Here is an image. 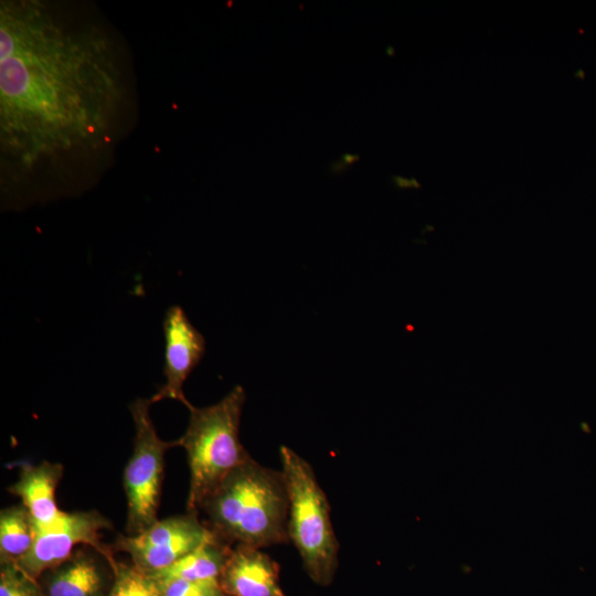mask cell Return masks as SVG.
I'll return each instance as SVG.
<instances>
[{"label": "cell", "mask_w": 596, "mask_h": 596, "mask_svg": "<svg viewBox=\"0 0 596 596\" xmlns=\"http://www.w3.org/2000/svg\"><path fill=\"white\" fill-rule=\"evenodd\" d=\"M113 583L106 596H161L153 576L132 565L109 563Z\"/></svg>", "instance_id": "5bb4252c"}, {"label": "cell", "mask_w": 596, "mask_h": 596, "mask_svg": "<svg viewBox=\"0 0 596 596\" xmlns=\"http://www.w3.org/2000/svg\"><path fill=\"white\" fill-rule=\"evenodd\" d=\"M110 522L96 510L61 513L50 523L35 525V538L29 553L17 565L31 578H39L76 551L78 546H91L110 563L115 558L110 549L100 541L102 531L110 528Z\"/></svg>", "instance_id": "8992f818"}, {"label": "cell", "mask_w": 596, "mask_h": 596, "mask_svg": "<svg viewBox=\"0 0 596 596\" xmlns=\"http://www.w3.org/2000/svg\"><path fill=\"white\" fill-rule=\"evenodd\" d=\"M86 547L81 546L70 558L41 576L44 596L107 595L105 573L93 555L95 549L89 552Z\"/></svg>", "instance_id": "30bf717a"}, {"label": "cell", "mask_w": 596, "mask_h": 596, "mask_svg": "<svg viewBox=\"0 0 596 596\" xmlns=\"http://www.w3.org/2000/svg\"><path fill=\"white\" fill-rule=\"evenodd\" d=\"M152 576V575H151ZM155 577V576H153ZM161 596H223L219 581L190 582L155 577Z\"/></svg>", "instance_id": "2e32d148"}, {"label": "cell", "mask_w": 596, "mask_h": 596, "mask_svg": "<svg viewBox=\"0 0 596 596\" xmlns=\"http://www.w3.org/2000/svg\"><path fill=\"white\" fill-rule=\"evenodd\" d=\"M214 536L198 518V513L158 520L135 535H120L114 544L117 551L130 555L132 564L147 574H156L174 564Z\"/></svg>", "instance_id": "52a82bcc"}, {"label": "cell", "mask_w": 596, "mask_h": 596, "mask_svg": "<svg viewBox=\"0 0 596 596\" xmlns=\"http://www.w3.org/2000/svg\"><path fill=\"white\" fill-rule=\"evenodd\" d=\"M200 510L207 517V528L230 545L262 549L289 540L284 475L252 457L215 488Z\"/></svg>", "instance_id": "7a4b0ae2"}, {"label": "cell", "mask_w": 596, "mask_h": 596, "mask_svg": "<svg viewBox=\"0 0 596 596\" xmlns=\"http://www.w3.org/2000/svg\"><path fill=\"white\" fill-rule=\"evenodd\" d=\"M113 34L41 1L0 6V139L12 182L100 159L127 128L131 84Z\"/></svg>", "instance_id": "6da1fadb"}, {"label": "cell", "mask_w": 596, "mask_h": 596, "mask_svg": "<svg viewBox=\"0 0 596 596\" xmlns=\"http://www.w3.org/2000/svg\"><path fill=\"white\" fill-rule=\"evenodd\" d=\"M245 391L236 385L221 401L205 407L189 403L190 418L177 439L188 457V512L199 513L203 501L238 466L251 458L240 440Z\"/></svg>", "instance_id": "3957f363"}, {"label": "cell", "mask_w": 596, "mask_h": 596, "mask_svg": "<svg viewBox=\"0 0 596 596\" xmlns=\"http://www.w3.org/2000/svg\"><path fill=\"white\" fill-rule=\"evenodd\" d=\"M0 596H44L39 581L12 563H1Z\"/></svg>", "instance_id": "9a60e30c"}, {"label": "cell", "mask_w": 596, "mask_h": 596, "mask_svg": "<svg viewBox=\"0 0 596 596\" xmlns=\"http://www.w3.org/2000/svg\"><path fill=\"white\" fill-rule=\"evenodd\" d=\"M63 472L61 464L44 460L24 466L18 480L9 487V492L21 499L35 525L47 524L61 513L55 492Z\"/></svg>", "instance_id": "8fae6325"}, {"label": "cell", "mask_w": 596, "mask_h": 596, "mask_svg": "<svg viewBox=\"0 0 596 596\" xmlns=\"http://www.w3.org/2000/svg\"><path fill=\"white\" fill-rule=\"evenodd\" d=\"M279 455L288 494V538L309 577L328 585L338 566L339 550L328 499L307 460L287 446L279 448Z\"/></svg>", "instance_id": "277c9868"}, {"label": "cell", "mask_w": 596, "mask_h": 596, "mask_svg": "<svg viewBox=\"0 0 596 596\" xmlns=\"http://www.w3.org/2000/svg\"><path fill=\"white\" fill-rule=\"evenodd\" d=\"M34 538V522L23 504L1 510L0 563L19 562L31 550Z\"/></svg>", "instance_id": "4fadbf2b"}, {"label": "cell", "mask_w": 596, "mask_h": 596, "mask_svg": "<svg viewBox=\"0 0 596 596\" xmlns=\"http://www.w3.org/2000/svg\"><path fill=\"white\" fill-rule=\"evenodd\" d=\"M223 596H226L225 594Z\"/></svg>", "instance_id": "ac0fdd59"}, {"label": "cell", "mask_w": 596, "mask_h": 596, "mask_svg": "<svg viewBox=\"0 0 596 596\" xmlns=\"http://www.w3.org/2000/svg\"><path fill=\"white\" fill-rule=\"evenodd\" d=\"M164 336V384L150 397L152 404L172 398L187 406L183 385L188 376L201 362L205 353V339L191 323L180 306H171L163 318Z\"/></svg>", "instance_id": "ba28073f"}, {"label": "cell", "mask_w": 596, "mask_h": 596, "mask_svg": "<svg viewBox=\"0 0 596 596\" xmlns=\"http://www.w3.org/2000/svg\"><path fill=\"white\" fill-rule=\"evenodd\" d=\"M150 398L139 397L129 405L135 425L134 450L124 471L127 500V535L138 534L158 519L164 471V455L178 440L166 441L150 416Z\"/></svg>", "instance_id": "5b68a950"}, {"label": "cell", "mask_w": 596, "mask_h": 596, "mask_svg": "<svg viewBox=\"0 0 596 596\" xmlns=\"http://www.w3.org/2000/svg\"><path fill=\"white\" fill-rule=\"evenodd\" d=\"M355 159H358V156L344 155L338 162L333 163V170L338 172L342 170L344 166L351 164Z\"/></svg>", "instance_id": "e0dca14e"}, {"label": "cell", "mask_w": 596, "mask_h": 596, "mask_svg": "<svg viewBox=\"0 0 596 596\" xmlns=\"http://www.w3.org/2000/svg\"><path fill=\"white\" fill-rule=\"evenodd\" d=\"M219 583L226 596H285L278 564L249 545L231 547Z\"/></svg>", "instance_id": "9c48e42d"}, {"label": "cell", "mask_w": 596, "mask_h": 596, "mask_svg": "<svg viewBox=\"0 0 596 596\" xmlns=\"http://www.w3.org/2000/svg\"><path fill=\"white\" fill-rule=\"evenodd\" d=\"M230 550V544L214 535L171 566L152 574V576L190 582L219 581Z\"/></svg>", "instance_id": "7c38bea8"}]
</instances>
